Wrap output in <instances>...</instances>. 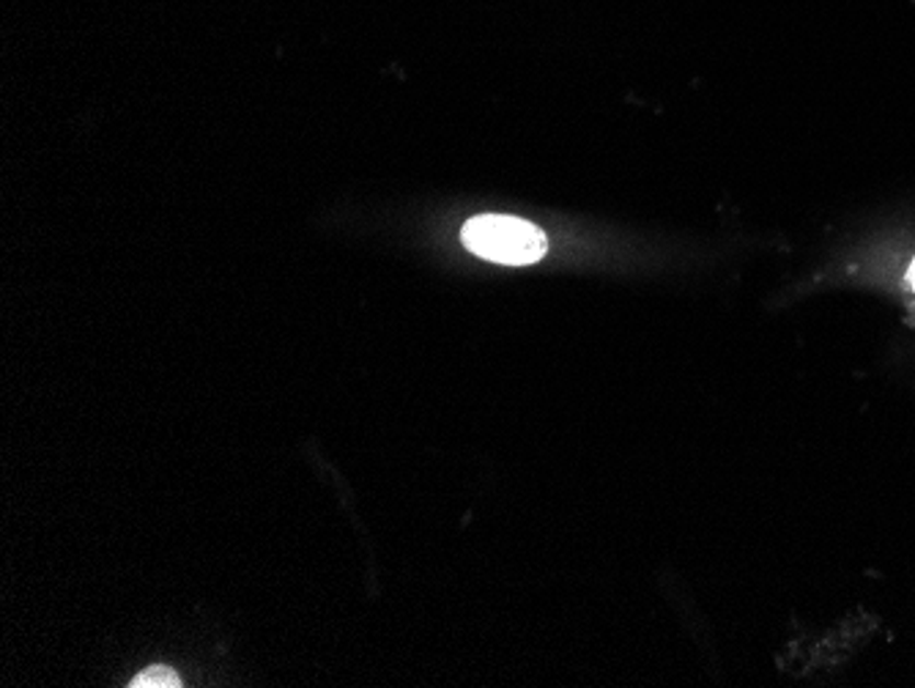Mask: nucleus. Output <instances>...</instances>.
<instances>
[{
    "instance_id": "f257e3e1",
    "label": "nucleus",
    "mask_w": 915,
    "mask_h": 688,
    "mask_svg": "<svg viewBox=\"0 0 915 688\" xmlns=\"http://www.w3.org/2000/svg\"><path fill=\"white\" fill-rule=\"evenodd\" d=\"M460 242L480 259L493 264L529 266L548 250V239L535 222L507 215L471 217L460 231Z\"/></svg>"
},
{
    "instance_id": "f03ea898",
    "label": "nucleus",
    "mask_w": 915,
    "mask_h": 688,
    "mask_svg": "<svg viewBox=\"0 0 915 688\" xmlns=\"http://www.w3.org/2000/svg\"><path fill=\"white\" fill-rule=\"evenodd\" d=\"M131 688H179L181 680L179 675H175L170 666H148V669H142L140 675L135 677V680L129 683Z\"/></svg>"
},
{
    "instance_id": "7ed1b4c3",
    "label": "nucleus",
    "mask_w": 915,
    "mask_h": 688,
    "mask_svg": "<svg viewBox=\"0 0 915 688\" xmlns=\"http://www.w3.org/2000/svg\"><path fill=\"white\" fill-rule=\"evenodd\" d=\"M910 283H913V288H915V261H913V266H910Z\"/></svg>"
}]
</instances>
